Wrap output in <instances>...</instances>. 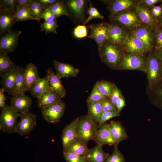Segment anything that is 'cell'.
I'll return each mask as SVG.
<instances>
[{"instance_id": "1", "label": "cell", "mask_w": 162, "mask_h": 162, "mask_svg": "<svg viewBox=\"0 0 162 162\" xmlns=\"http://www.w3.org/2000/svg\"><path fill=\"white\" fill-rule=\"evenodd\" d=\"M98 50L104 63L111 69L120 70L125 54L121 46L107 40Z\"/></svg>"}, {"instance_id": "2", "label": "cell", "mask_w": 162, "mask_h": 162, "mask_svg": "<svg viewBox=\"0 0 162 162\" xmlns=\"http://www.w3.org/2000/svg\"><path fill=\"white\" fill-rule=\"evenodd\" d=\"M98 128V124L87 115L79 117L75 127L77 138L87 144L94 140Z\"/></svg>"}, {"instance_id": "3", "label": "cell", "mask_w": 162, "mask_h": 162, "mask_svg": "<svg viewBox=\"0 0 162 162\" xmlns=\"http://www.w3.org/2000/svg\"><path fill=\"white\" fill-rule=\"evenodd\" d=\"M146 72L150 88L162 80V63L155 52H150L148 55Z\"/></svg>"}, {"instance_id": "4", "label": "cell", "mask_w": 162, "mask_h": 162, "mask_svg": "<svg viewBox=\"0 0 162 162\" xmlns=\"http://www.w3.org/2000/svg\"><path fill=\"white\" fill-rule=\"evenodd\" d=\"M1 110L0 130L9 134L16 133V129L18 122L17 119L18 117H20L21 113L6 104Z\"/></svg>"}, {"instance_id": "5", "label": "cell", "mask_w": 162, "mask_h": 162, "mask_svg": "<svg viewBox=\"0 0 162 162\" xmlns=\"http://www.w3.org/2000/svg\"><path fill=\"white\" fill-rule=\"evenodd\" d=\"M65 108L66 104L60 100L42 109V117L49 124H57L60 122Z\"/></svg>"}, {"instance_id": "6", "label": "cell", "mask_w": 162, "mask_h": 162, "mask_svg": "<svg viewBox=\"0 0 162 162\" xmlns=\"http://www.w3.org/2000/svg\"><path fill=\"white\" fill-rule=\"evenodd\" d=\"M147 57L144 55L127 53L125 54L120 70H137L146 72Z\"/></svg>"}, {"instance_id": "7", "label": "cell", "mask_w": 162, "mask_h": 162, "mask_svg": "<svg viewBox=\"0 0 162 162\" xmlns=\"http://www.w3.org/2000/svg\"><path fill=\"white\" fill-rule=\"evenodd\" d=\"M22 33L20 30L11 29L4 34H0V52L7 54L14 52L18 44V39Z\"/></svg>"}, {"instance_id": "8", "label": "cell", "mask_w": 162, "mask_h": 162, "mask_svg": "<svg viewBox=\"0 0 162 162\" xmlns=\"http://www.w3.org/2000/svg\"><path fill=\"white\" fill-rule=\"evenodd\" d=\"M121 46L127 53L144 55L149 51L143 43L131 33L128 34Z\"/></svg>"}, {"instance_id": "9", "label": "cell", "mask_w": 162, "mask_h": 162, "mask_svg": "<svg viewBox=\"0 0 162 162\" xmlns=\"http://www.w3.org/2000/svg\"><path fill=\"white\" fill-rule=\"evenodd\" d=\"M110 24L102 22L97 24H90L88 27L90 34L88 37L95 40L99 48L108 40Z\"/></svg>"}, {"instance_id": "10", "label": "cell", "mask_w": 162, "mask_h": 162, "mask_svg": "<svg viewBox=\"0 0 162 162\" xmlns=\"http://www.w3.org/2000/svg\"><path fill=\"white\" fill-rule=\"evenodd\" d=\"M20 117L16 132L22 136L29 134L35 128L37 125V116L34 113L29 111L21 113Z\"/></svg>"}, {"instance_id": "11", "label": "cell", "mask_w": 162, "mask_h": 162, "mask_svg": "<svg viewBox=\"0 0 162 162\" xmlns=\"http://www.w3.org/2000/svg\"><path fill=\"white\" fill-rule=\"evenodd\" d=\"M113 21L119 22L130 28H134L140 25V20L136 12L125 10L110 17Z\"/></svg>"}, {"instance_id": "12", "label": "cell", "mask_w": 162, "mask_h": 162, "mask_svg": "<svg viewBox=\"0 0 162 162\" xmlns=\"http://www.w3.org/2000/svg\"><path fill=\"white\" fill-rule=\"evenodd\" d=\"M31 98L25 94H15L10 98V106L16 112L20 113L29 111L32 104Z\"/></svg>"}, {"instance_id": "13", "label": "cell", "mask_w": 162, "mask_h": 162, "mask_svg": "<svg viewBox=\"0 0 162 162\" xmlns=\"http://www.w3.org/2000/svg\"><path fill=\"white\" fill-rule=\"evenodd\" d=\"M131 33L143 43L149 51L152 48L154 38L151 27L140 25L134 28Z\"/></svg>"}, {"instance_id": "14", "label": "cell", "mask_w": 162, "mask_h": 162, "mask_svg": "<svg viewBox=\"0 0 162 162\" xmlns=\"http://www.w3.org/2000/svg\"><path fill=\"white\" fill-rule=\"evenodd\" d=\"M94 140L103 146L104 144L115 146L118 144L113 137L108 124L106 123L98 128Z\"/></svg>"}, {"instance_id": "15", "label": "cell", "mask_w": 162, "mask_h": 162, "mask_svg": "<svg viewBox=\"0 0 162 162\" xmlns=\"http://www.w3.org/2000/svg\"><path fill=\"white\" fill-rule=\"evenodd\" d=\"M128 34L127 31L119 25L115 23L110 24L108 40L121 46Z\"/></svg>"}, {"instance_id": "16", "label": "cell", "mask_w": 162, "mask_h": 162, "mask_svg": "<svg viewBox=\"0 0 162 162\" xmlns=\"http://www.w3.org/2000/svg\"><path fill=\"white\" fill-rule=\"evenodd\" d=\"M64 2L68 13L70 12L77 19H84L86 5L85 1L69 0Z\"/></svg>"}, {"instance_id": "17", "label": "cell", "mask_w": 162, "mask_h": 162, "mask_svg": "<svg viewBox=\"0 0 162 162\" xmlns=\"http://www.w3.org/2000/svg\"><path fill=\"white\" fill-rule=\"evenodd\" d=\"M54 65L56 71V74L60 79L76 77L79 70L70 64L53 61Z\"/></svg>"}, {"instance_id": "18", "label": "cell", "mask_w": 162, "mask_h": 162, "mask_svg": "<svg viewBox=\"0 0 162 162\" xmlns=\"http://www.w3.org/2000/svg\"><path fill=\"white\" fill-rule=\"evenodd\" d=\"M46 70L51 89L56 93L61 99L64 98L66 95V91L61 79L54 73L51 68L46 69Z\"/></svg>"}, {"instance_id": "19", "label": "cell", "mask_w": 162, "mask_h": 162, "mask_svg": "<svg viewBox=\"0 0 162 162\" xmlns=\"http://www.w3.org/2000/svg\"><path fill=\"white\" fill-rule=\"evenodd\" d=\"M79 117L73 120L63 129L61 136V140L63 147V151L77 138L76 134L75 127Z\"/></svg>"}, {"instance_id": "20", "label": "cell", "mask_w": 162, "mask_h": 162, "mask_svg": "<svg viewBox=\"0 0 162 162\" xmlns=\"http://www.w3.org/2000/svg\"><path fill=\"white\" fill-rule=\"evenodd\" d=\"M40 78L38 69L36 65L32 63L28 64L24 70L26 91H30L32 88Z\"/></svg>"}, {"instance_id": "21", "label": "cell", "mask_w": 162, "mask_h": 162, "mask_svg": "<svg viewBox=\"0 0 162 162\" xmlns=\"http://www.w3.org/2000/svg\"><path fill=\"white\" fill-rule=\"evenodd\" d=\"M21 66H16L10 72L2 78L0 84L5 91L11 96L13 92L16 80Z\"/></svg>"}, {"instance_id": "22", "label": "cell", "mask_w": 162, "mask_h": 162, "mask_svg": "<svg viewBox=\"0 0 162 162\" xmlns=\"http://www.w3.org/2000/svg\"><path fill=\"white\" fill-rule=\"evenodd\" d=\"M14 14L10 11L0 10V34L6 33L17 22Z\"/></svg>"}, {"instance_id": "23", "label": "cell", "mask_w": 162, "mask_h": 162, "mask_svg": "<svg viewBox=\"0 0 162 162\" xmlns=\"http://www.w3.org/2000/svg\"><path fill=\"white\" fill-rule=\"evenodd\" d=\"M134 1L131 0H115L110 2L107 9L110 11V17L119 12L126 10L131 7Z\"/></svg>"}, {"instance_id": "24", "label": "cell", "mask_w": 162, "mask_h": 162, "mask_svg": "<svg viewBox=\"0 0 162 162\" xmlns=\"http://www.w3.org/2000/svg\"><path fill=\"white\" fill-rule=\"evenodd\" d=\"M51 89L48 78L46 76L42 78H40L32 88L30 91L32 96L38 98Z\"/></svg>"}, {"instance_id": "25", "label": "cell", "mask_w": 162, "mask_h": 162, "mask_svg": "<svg viewBox=\"0 0 162 162\" xmlns=\"http://www.w3.org/2000/svg\"><path fill=\"white\" fill-rule=\"evenodd\" d=\"M103 146L97 144L94 148L89 149L87 162H106L109 154L103 150Z\"/></svg>"}, {"instance_id": "26", "label": "cell", "mask_w": 162, "mask_h": 162, "mask_svg": "<svg viewBox=\"0 0 162 162\" xmlns=\"http://www.w3.org/2000/svg\"><path fill=\"white\" fill-rule=\"evenodd\" d=\"M108 124L113 137L118 143L128 139L127 134L120 122L112 121Z\"/></svg>"}, {"instance_id": "27", "label": "cell", "mask_w": 162, "mask_h": 162, "mask_svg": "<svg viewBox=\"0 0 162 162\" xmlns=\"http://www.w3.org/2000/svg\"><path fill=\"white\" fill-rule=\"evenodd\" d=\"M135 9L140 21L151 28L154 26V19L147 8L143 4H137Z\"/></svg>"}, {"instance_id": "28", "label": "cell", "mask_w": 162, "mask_h": 162, "mask_svg": "<svg viewBox=\"0 0 162 162\" xmlns=\"http://www.w3.org/2000/svg\"><path fill=\"white\" fill-rule=\"evenodd\" d=\"M89 149L87 144L78 138L72 142L64 151L63 152H69L81 156L86 157Z\"/></svg>"}, {"instance_id": "29", "label": "cell", "mask_w": 162, "mask_h": 162, "mask_svg": "<svg viewBox=\"0 0 162 162\" xmlns=\"http://www.w3.org/2000/svg\"><path fill=\"white\" fill-rule=\"evenodd\" d=\"M37 99L38 106L41 109L61 100L52 89L46 92Z\"/></svg>"}, {"instance_id": "30", "label": "cell", "mask_w": 162, "mask_h": 162, "mask_svg": "<svg viewBox=\"0 0 162 162\" xmlns=\"http://www.w3.org/2000/svg\"><path fill=\"white\" fill-rule=\"evenodd\" d=\"M102 100L98 102H87L88 108L87 115L97 124H98L103 112L101 104Z\"/></svg>"}, {"instance_id": "31", "label": "cell", "mask_w": 162, "mask_h": 162, "mask_svg": "<svg viewBox=\"0 0 162 162\" xmlns=\"http://www.w3.org/2000/svg\"><path fill=\"white\" fill-rule=\"evenodd\" d=\"M16 66L8 54L0 52V76L1 78L10 72Z\"/></svg>"}, {"instance_id": "32", "label": "cell", "mask_w": 162, "mask_h": 162, "mask_svg": "<svg viewBox=\"0 0 162 162\" xmlns=\"http://www.w3.org/2000/svg\"><path fill=\"white\" fill-rule=\"evenodd\" d=\"M116 86L112 82L103 80L97 81L94 85L103 95L110 99Z\"/></svg>"}, {"instance_id": "33", "label": "cell", "mask_w": 162, "mask_h": 162, "mask_svg": "<svg viewBox=\"0 0 162 162\" xmlns=\"http://www.w3.org/2000/svg\"><path fill=\"white\" fill-rule=\"evenodd\" d=\"M24 68L20 67L16 80L13 95L15 94H25L26 91L24 78Z\"/></svg>"}, {"instance_id": "34", "label": "cell", "mask_w": 162, "mask_h": 162, "mask_svg": "<svg viewBox=\"0 0 162 162\" xmlns=\"http://www.w3.org/2000/svg\"><path fill=\"white\" fill-rule=\"evenodd\" d=\"M29 7L34 20L39 21L40 18L45 9L44 8L38 0H32Z\"/></svg>"}, {"instance_id": "35", "label": "cell", "mask_w": 162, "mask_h": 162, "mask_svg": "<svg viewBox=\"0 0 162 162\" xmlns=\"http://www.w3.org/2000/svg\"><path fill=\"white\" fill-rule=\"evenodd\" d=\"M48 8L57 18L62 16H69L64 1H61L54 4L50 6Z\"/></svg>"}, {"instance_id": "36", "label": "cell", "mask_w": 162, "mask_h": 162, "mask_svg": "<svg viewBox=\"0 0 162 162\" xmlns=\"http://www.w3.org/2000/svg\"><path fill=\"white\" fill-rule=\"evenodd\" d=\"M17 22L34 20L29 7L18 9L14 14Z\"/></svg>"}, {"instance_id": "37", "label": "cell", "mask_w": 162, "mask_h": 162, "mask_svg": "<svg viewBox=\"0 0 162 162\" xmlns=\"http://www.w3.org/2000/svg\"><path fill=\"white\" fill-rule=\"evenodd\" d=\"M57 19L50 21H45L44 22L40 25L41 31H45L46 34L53 32L56 34L57 32L56 28L58 27L57 22Z\"/></svg>"}, {"instance_id": "38", "label": "cell", "mask_w": 162, "mask_h": 162, "mask_svg": "<svg viewBox=\"0 0 162 162\" xmlns=\"http://www.w3.org/2000/svg\"><path fill=\"white\" fill-rule=\"evenodd\" d=\"M17 0H1L0 10H8L15 13L17 10Z\"/></svg>"}, {"instance_id": "39", "label": "cell", "mask_w": 162, "mask_h": 162, "mask_svg": "<svg viewBox=\"0 0 162 162\" xmlns=\"http://www.w3.org/2000/svg\"><path fill=\"white\" fill-rule=\"evenodd\" d=\"M87 13L88 15V16L84 22V25L94 18L101 19H104V16L100 14L96 8L93 6L90 1H89V7L88 9Z\"/></svg>"}, {"instance_id": "40", "label": "cell", "mask_w": 162, "mask_h": 162, "mask_svg": "<svg viewBox=\"0 0 162 162\" xmlns=\"http://www.w3.org/2000/svg\"><path fill=\"white\" fill-rule=\"evenodd\" d=\"M114 146L112 154L111 155L108 154L106 162H125L124 157L119 150L118 145Z\"/></svg>"}, {"instance_id": "41", "label": "cell", "mask_w": 162, "mask_h": 162, "mask_svg": "<svg viewBox=\"0 0 162 162\" xmlns=\"http://www.w3.org/2000/svg\"><path fill=\"white\" fill-rule=\"evenodd\" d=\"M63 156L67 162H87L86 157L69 152H63Z\"/></svg>"}, {"instance_id": "42", "label": "cell", "mask_w": 162, "mask_h": 162, "mask_svg": "<svg viewBox=\"0 0 162 162\" xmlns=\"http://www.w3.org/2000/svg\"><path fill=\"white\" fill-rule=\"evenodd\" d=\"M107 98L103 95L98 89L94 86L91 93L87 99V102L99 101Z\"/></svg>"}, {"instance_id": "43", "label": "cell", "mask_w": 162, "mask_h": 162, "mask_svg": "<svg viewBox=\"0 0 162 162\" xmlns=\"http://www.w3.org/2000/svg\"><path fill=\"white\" fill-rule=\"evenodd\" d=\"M119 116L120 113L117 111H109L103 112L98 122V128L105 123L106 121Z\"/></svg>"}, {"instance_id": "44", "label": "cell", "mask_w": 162, "mask_h": 162, "mask_svg": "<svg viewBox=\"0 0 162 162\" xmlns=\"http://www.w3.org/2000/svg\"><path fill=\"white\" fill-rule=\"evenodd\" d=\"M74 36L76 38H81L88 37L86 27L84 25H78L74 31Z\"/></svg>"}, {"instance_id": "45", "label": "cell", "mask_w": 162, "mask_h": 162, "mask_svg": "<svg viewBox=\"0 0 162 162\" xmlns=\"http://www.w3.org/2000/svg\"><path fill=\"white\" fill-rule=\"evenodd\" d=\"M101 104L103 112L109 111H117L116 106L111 102L110 99L108 98L102 100Z\"/></svg>"}, {"instance_id": "46", "label": "cell", "mask_w": 162, "mask_h": 162, "mask_svg": "<svg viewBox=\"0 0 162 162\" xmlns=\"http://www.w3.org/2000/svg\"><path fill=\"white\" fill-rule=\"evenodd\" d=\"M154 87H156L155 98L159 105L162 107V80Z\"/></svg>"}, {"instance_id": "47", "label": "cell", "mask_w": 162, "mask_h": 162, "mask_svg": "<svg viewBox=\"0 0 162 162\" xmlns=\"http://www.w3.org/2000/svg\"><path fill=\"white\" fill-rule=\"evenodd\" d=\"M58 18L48 8L44 10L41 15L40 19H44L45 21L52 20L57 19Z\"/></svg>"}, {"instance_id": "48", "label": "cell", "mask_w": 162, "mask_h": 162, "mask_svg": "<svg viewBox=\"0 0 162 162\" xmlns=\"http://www.w3.org/2000/svg\"><path fill=\"white\" fill-rule=\"evenodd\" d=\"M122 95L121 91L116 86L111 97L110 98L111 102L115 106L117 101Z\"/></svg>"}, {"instance_id": "49", "label": "cell", "mask_w": 162, "mask_h": 162, "mask_svg": "<svg viewBox=\"0 0 162 162\" xmlns=\"http://www.w3.org/2000/svg\"><path fill=\"white\" fill-rule=\"evenodd\" d=\"M126 106L125 99L122 95L117 101L115 106L118 112L120 113L123 108Z\"/></svg>"}, {"instance_id": "50", "label": "cell", "mask_w": 162, "mask_h": 162, "mask_svg": "<svg viewBox=\"0 0 162 162\" xmlns=\"http://www.w3.org/2000/svg\"><path fill=\"white\" fill-rule=\"evenodd\" d=\"M38 1L45 9L48 8L51 5L61 1L58 0H38Z\"/></svg>"}, {"instance_id": "51", "label": "cell", "mask_w": 162, "mask_h": 162, "mask_svg": "<svg viewBox=\"0 0 162 162\" xmlns=\"http://www.w3.org/2000/svg\"><path fill=\"white\" fill-rule=\"evenodd\" d=\"M156 50L162 49V30L158 32L156 35Z\"/></svg>"}, {"instance_id": "52", "label": "cell", "mask_w": 162, "mask_h": 162, "mask_svg": "<svg viewBox=\"0 0 162 162\" xmlns=\"http://www.w3.org/2000/svg\"><path fill=\"white\" fill-rule=\"evenodd\" d=\"M32 0H17V10L20 8L29 7Z\"/></svg>"}, {"instance_id": "53", "label": "cell", "mask_w": 162, "mask_h": 162, "mask_svg": "<svg viewBox=\"0 0 162 162\" xmlns=\"http://www.w3.org/2000/svg\"><path fill=\"white\" fill-rule=\"evenodd\" d=\"M5 91L4 89L2 87L0 89V108H2L5 106L6 104L5 101L6 98L4 95V92Z\"/></svg>"}, {"instance_id": "54", "label": "cell", "mask_w": 162, "mask_h": 162, "mask_svg": "<svg viewBox=\"0 0 162 162\" xmlns=\"http://www.w3.org/2000/svg\"><path fill=\"white\" fill-rule=\"evenodd\" d=\"M158 0H140L138 4H144L148 6H151L159 2Z\"/></svg>"}, {"instance_id": "55", "label": "cell", "mask_w": 162, "mask_h": 162, "mask_svg": "<svg viewBox=\"0 0 162 162\" xmlns=\"http://www.w3.org/2000/svg\"><path fill=\"white\" fill-rule=\"evenodd\" d=\"M155 52L162 63V49L159 50H155Z\"/></svg>"}, {"instance_id": "56", "label": "cell", "mask_w": 162, "mask_h": 162, "mask_svg": "<svg viewBox=\"0 0 162 162\" xmlns=\"http://www.w3.org/2000/svg\"><path fill=\"white\" fill-rule=\"evenodd\" d=\"M158 13L159 15L160 16L162 13V8L160 6H157L154 7L153 8Z\"/></svg>"}, {"instance_id": "57", "label": "cell", "mask_w": 162, "mask_h": 162, "mask_svg": "<svg viewBox=\"0 0 162 162\" xmlns=\"http://www.w3.org/2000/svg\"><path fill=\"white\" fill-rule=\"evenodd\" d=\"M152 14L153 16L156 17L159 16L158 13L153 8H152Z\"/></svg>"}]
</instances>
